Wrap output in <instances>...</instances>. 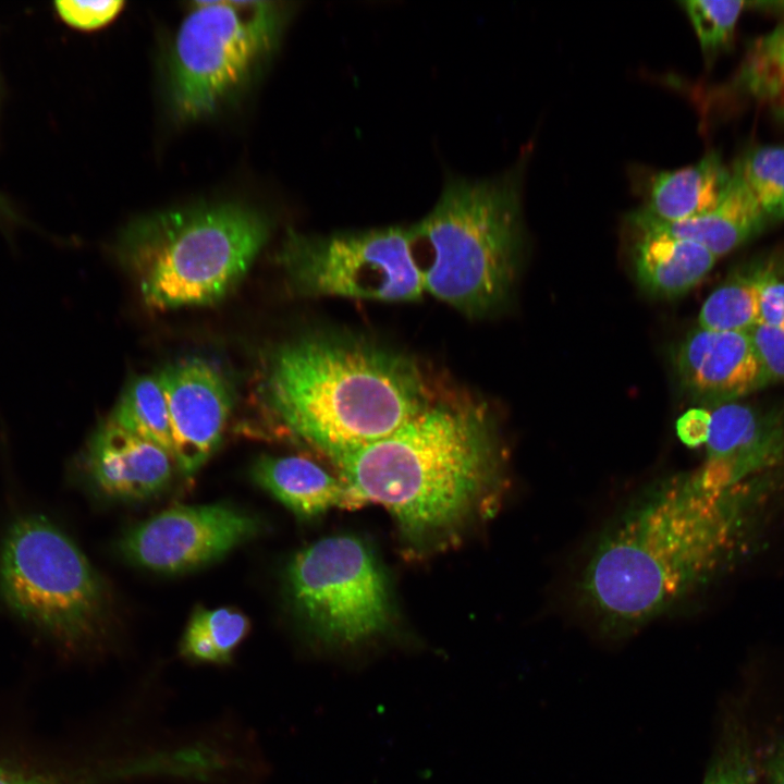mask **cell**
I'll return each instance as SVG.
<instances>
[{
	"label": "cell",
	"instance_id": "cell-25",
	"mask_svg": "<svg viewBox=\"0 0 784 784\" xmlns=\"http://www.w3.org/2000/svg\"><path fill=\"white\" fill-rule=\"evenodd\" d=\"M686 12L706 54L723 49L732 39L745 1L686 0L679 2Z\"/></svg>",
	"mask_w": 784,
	"mask_h": 784
},
{
	"label": "cell",
	"instance_id": "cell-26",
	"mask_svg": "<svg viewBox=\"0 0 784 784\" xmlns=\"http://www.w3.org/2000/svg\"><path fill=\"white\" fill-rule=\"evenodd\" d=\"M770 712L772 715L758 723L744 711L754 746L758 784H784V706Z\"/></svg>",
	"mask_w": 784,
	"mask_h": 784
},
{
	"label": "cell",
	"instance_id": "cell-1",
	"mask_svg": "<svg viewBox=\"0 0 784 784\" xmlns=\"http://www.w3.org/2000/svg\"><path fill=\"white\" fill-rule=\"evenodd\" d=\"M500 462L486 404L434 396L390 434L334 463L360 504L382 505L418 546L451 539L490 507Z\"/></svg>",
	"mask_w": 784,
	"mask_h": 784
},
{
	"label": "cell",
	"instance_id": "cell-5",
	"mask_svg": "<svg viewBox=\"0 0 784 784\" xmlns=\"http://www.w3.org/2000/svg\"><path fill=\"white\" fill-rule=\"evenodd\" d=\"M425 293L469 317L488 314L512 289L522 244V203L514 173L452 176L432 209L411 225Z\"/></svg>",
	"mask_w": 784,
	"mask_h": 784
},
{
	"label": "cell",
	"instance_id": "cell-32",
	"mask_svg": "<svg viewBox=\"0 0 784 784\" xmlns=\"http://www.w3.org/2000/svg\"><path fill=\"white\" fill-rule=\"evenodd\" d=\"M14 216L12 213V210L8 206V204L1 198L0 196V222H10L14 220Z\"/></svg>",
	"mask_w": 784,
	"mask_h": 784
},
{
	"label": "cell",
	"instance_id": "cell-15",
	"mask_svg": "<svg viewBox=\"0 0 784 784\" xmlns=\"http://www.w3.org/2000/svg\"><path fill=\"white\" fill-rule=\"evenodd\" d=\"M628 221L634 229L656 230L696 242L718 258L732 252L769 224L732 172L720 200L706 213L682 222L666 223L635 210L628 216Z\"/></svg>",
	"mask_w": 784,
	"mask_h": 784
},
{
	"label": "cell",
	"instance_id": "cell-22",
	"mask_svg": "<svg viewBox=\"0 0 784 784\" xmlns=\"http://www.w3.org/2000/svg\"><path fill=\"white\" fill-rule=\"evenodd\" d=\"M769 223L784 220V146L746 151L731 168Z\"/></svg>",
	"mask_w": 784,
	"mask_h": 784
},
{
	"label": "cell",
	"instance_id": "cell-27",
	"mask_svg": "<svg viewBox=\"0 0 784 784\" xmlns=\"http://www.w3.org/2000/svg\"><path fill=\"white\" fill-rule=\"evenodd\" d=\"M124 2L110 1H57L56 9L62 20L79 29H95L108 24L122 10Z\"/></svg>",
	"mask_w": 784,
	"mask_h": 784
},
{
	"label": "cell",
	"instance_id": "cell-16",
	"mask_svg": "<svg viewBox=\"0 0 784 784\" xmlns=\"http://www.w3.org/2000/svg\"><path fill=\"white\" fill-rule=\"evenodd\" d=\"M633 262L639 285L661 298L682 296L711 271L718 257L700 244L650 230L635 229Z\"/></svg>",
	"mask_w": 784,
	"mask_h": 784
},
{
	"label": "cell",
	"instance_id": "cell-10",
	"mask_svg": "<svg viewBox=\"0 0 784 784\" xmlns=\"http://www.w3.org/2000/svg\"><path fill=\"white\" fill-rule=\"evenodd\" d=\"M260 529L257 517L233 506L180 505L134 526L120 550L136 565L176 574L218 561Z\"/></svg>",
	"mask_w": 784,
	"mask_h": 784
},
{
	"label": "cell",
	"instance_id": "cell-21",
	"mask_svg": "<svg viewBox=\"0 0 784 784\" xmlns=\"http://www.w3.org/2000/svg\"><path fill=\"white\" fill-rule=\"evenodd\" d=\"M736 84L784 119V21L749 45Z\"/></svg>",
	"mask_w": 784,
	"mask_h": 784
},
{
	"label": "cell",
	"instance_id": "cell-9",
	"mask_svg": "<svg viewBox=\"0 0 784 784\" xmlns=\"http://www.w3.org/2000/svg\"><path fill=\"white\" fill-rule=\"evenodd\" d=\"M285 577L293 610L324 644L356 646L389 626L385 576L372 550L355 536L313 542L292 558Z\"/></svg>",
	"mask_w": 784,
	"mask_h": 784
},
{
	"label": "cell",
	"instance_id": "cell-13",
	"mask_svg": "<svg viewBox=\"0 0 784 784\" xmlns=\"http://www.w3.org/2000/svg\"><path fill=\"white\" fill-rule=\"evenodd\" d=\"M172 456L162 448L108 421L90 438L86 469L106 495L124 501L150 498L172 478Z\"/></svg>",
	"mask_w": 784,
	"mask_h": 784
},
{
	"label": "cell",
	"instance_id": "cell-20",
	"mask_svg": "<svg viewBox=\"0 0 784 784\" xmlns=\"http://www.w3.org/2000/svg\"><path fill=\"white\" fill-rule=\"evenodd\" d=\"M702 784H758L751 735L738 700L723 708Z\"/></svg>",
	"mask_w": 784,
	"mask_h": 784
},
{
	"label": "cell",
	"instance_id": "cell-2",
	"mask_svg": "<svg viewBox=\"0 0 784 784\" xmlns=\"http://www.w3.org/2000/svg\"><path fill=\"white\" fill-rule=\"evenodd\" d=\"M256 393L273 426L333 462L390 434L436 396L409 355L331 333L272 347Z\"/></svg>",
	"mask_w": 784,
	"mask_h": 784
},
{
	"label": "cell",
	"instance_id": "cell-6",
	"mask_svg": "<svg viewBox=\"0 0 784 784\" xmlns=\"http://www.w3.org/2000/svg\"><path fill=\"white\" fill-rule=\"evenodd\" d=\"M287 16L274 1H197L176 33L170 63L175 112H213L274 50Z\"/></svg>",
	"mask_w": 784,
	"mask_h": 784
},
{
	"label": "cell",
	"instance_id": "cell-7",
	"mask_svg": "<svg viewBox=\"0 0 784 784\" xmlns=\"http://www.w3.org/2000/svg\"><path fill=\"white\" fill-rule=\"evenodd\" d=\"M0 590L24 620L63 640L83 641L102 627L107 597L86 556L42 517L16 522L0 555Z\"/></svg>",
	"mask_w": 784,
	"mask_h": 784
},
{
	"label": "cell",
	"instance_id": "cell-14",
	"mask_svg": "<svg viewBox=\"0 0 784 784\" xmlns=\"http://www.w3.org/2000/svg\"><path fill=\"white\" fill-rule=\"evenodd\" d=\"M252 479L301 518L333 507L360 505L346 482L317 463L301 456H261L250 469Z\"/></svg>",
	"mask_w": 784,
	"mask_h": 784
},
{
	"label": "cell",
	"instance_id": "cell-11",
	"mask_svg": "<svg viewBox=\"0 0 784 784\" xmlns=\"http://www.w3.org/2000/svg\"><path fill=\"white\" fill-rule=\"evenodd\" d=\"M170 418L173 460L195 474L219 445L232 408V393L217 367L200 358L167 366L157 375Z\"/></svg>",
	"mask_w": 784,
	"mask_h": 784
},
{
	"label": "cell",
	"instance_id": "cell-28",
	"mask_svg": "<svg viewBox=\"0 0 784 784\" xmlns=\"http://www.w3.org/2000/svg\"><path fill=\"white\" fill-rule=\"evenodd\" d=\"M750 336L767 380H784V327L759 323Z\"/></svg>",
	"mask_w": 784,
	"mask_h": 784
},
{
	"label": "cell",
	"instance_id": "cell-23",
	"mask_svg": "<svg viewBox=\"0 0 784 784\" xmlns=\"http://www.w3.org/2000/svg\"><path fill=\"white\" fill-rule=\"evenodd\" d=\"M760 323L757 279H737L715 289L703 302L698 328L719 332L750 331Z\"/></svg>",
	"mask_w": 784,
	"mask_h": 784
},
{
	"label": "cell",
	"instance_id": "cell-17",
	"mask_svg": "<svg viewBox=\"0 0 784 784\" xmlns=\"http://www.w3.org/2000/svg\"><path fill=\"white\" fill-rule=\"evenodd\" d=\"M731 179V169L711 151L695 164L657 173L647 204L638 209L659 222H682L710 211Z\"/></svg>",
	"mask_w": 784,
	"mask_h": 784
},
{
	"label": "cell",
	"instance_id": "cell-30",
	"mask_svg": "<svg viewBox=\"0 0 784 784\" xmlns=\"http://www.w3.org/2000/svg\"><path fill=\"white\" fill-rule=\"evenodd\" d=\"M710 413L701 408H693L682 415L676 422L679 439L689 446L705 443Z\"/></svg>",
	"mask_w": 784,
	"mask_h": 784
},
{
	"label": "cell",
	"instance_id": "cell-12",
	"mask_svg": "<svg viewBox=\"0 0 784 784\" xmlns=\"http://www.w3.org/2000/svg\"><path fill=\"white\" fill-rule=\"evenodd\" d=\"M675 369L695 396L731 400L768 382L750 333L696 329L678 346Z\"/></svg>",
	"mask_w": 784,
	"mask_h": 784
},
{
	"label": "cell",
	"instance_id": "cell-29",
	"mask_svg": "<svg viewBox=\"0 0 784 784\" xmlns=\"http://www.w3.org/2000/svg\"><path fill=\"white\" fill-rule=\"evenodd\" d=\"M756 279L759 289L760 323L784 327V281L767 274Z\"/></svg>",
	"mask_w": 784,
	"mask_h": 784
},
{
	"label": "cell",
	"instance_id": "cell-18",
	"mask_svg": "<svg viewBox=\"0 0 784 784\" xmlns=\"http://www.w3.org/2000/svg\"><path fill=\"white\" fill-rule=\"evenodd\" d=\"M109 421L162 448L173 458L169 412L157 375L133 379L123 391Z\"/></svg>",
	"mask_w": 784,
	"mask_h": 784
},
{
	"label": "cell",
	"instance_id": "cell-19",
	"mask_svg": "<svg viewBox=\"0 0 784 784\" xmlns=\"http://www.w3.org/2000/svg\"><path fill=\"white\" fill-rule=\"evenodd\" d=\"M249 626L246 615L237 610L200 608L193 613L186 626L180 652L192 662L226 663L247 635Z\"/></svg>",
	"mask_w": 784,
	"mask_h": 784
},
{
	"label": "cell",
	"instance_id": "cell-3",
	"mask_svg": "<svg viewBox=\"0 0 784 784\" xmlns=\"http://www.w3.org/2000/svg\"><path fill=\"white\" fill-rule=\"evenodd\" d=\"M716 491L700 474L664 481L597 544L581 575L584 604L610 632L645 625L678 603L721 544Z\"/></svg>",
	"mask_w": 784,
	"mask_h": 784
},
{
	"label": "cell",
	"instance_id": "cell-31",
	"mask_svg": "<svg viewBox=\"0 0 784 784\" xmlns=\"http://www.w3.org/2000/svg\"><path fill=\"white\" fill-rule=\"evenodd\" d=\"M0 784H77L60 775L0 764Z\"/></svg>",
	"mask_w": 784,
	"mask_h": 784
},
{
	"label": "cell",
	"instance_id": "cell-8",
	"mask_svg": "<svg viewBox=\"0 0 784 784\" xmlns=\"http://www.w3.org/2000/svg\"><path fill=\"white\" fill-rule=\"evenodd\" d=\"M277 261L304 296L391 303L417 301L425 294L411 226L330 234L289 230Z\"/></svg>",
	"mask_w": 784,
	"mask_h": 784
},
{
	"label": "cell",
	"instance_id": "cell-4",
	"mask_svg": "<svg viewBox=\"0 0 784 784\" xmlns=\"http://www.w3.org/2000/svg\"><path fill=\"white\" fill-rule=\"evenodd\" d=\"M269 234V220L250 208L196 206L133 221L118 256L148 307L204 306L235 289Z\"/></svg>",
	"mask_w": 784,
	"mask_h": 784
},
{
	"label": "cell",
	"instance_id": "cell-24",
	"mask_svg": "<svg viewBox=\"0 0 784 784\" xmlns=\"http://www.w3.org/2000/svg\"><path fill=\"white\" fill-rule=\"evenodd\" d=\"M710 413L706 436L709 467H720L755 442L759 422L754 412L744 405L726 403Z\"/></svg>",
	"mask_w": 784,
	"mask_h": 784
}]
</instances>
